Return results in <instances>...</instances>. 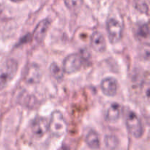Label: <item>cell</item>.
<instances>
[{"label":"cell","instance_id":"1","mask_svg":"<svg viewBox=\"0 0 150 150\" xmlns=\"http://www.w3.org/2000/svg\"><path fill=\"white\" fill-rule=\"evenodd\" d=\"M51 134L57 138L64 136L67 131V123L63 114L59 111L52 112L48 125Z\"/></svg>","mask_w":150,"mask_h":150},{"label":"cell","instance_id":"2","mask_svg":"<svg viewBox=\"0 0 150 150\" xmlns=\"http://www.w3.org/2000/svg\"><path fill=\"white\" fill-rule=\"evenodd\" d=\"M18 70V64L16 60L10 59L7 60L5 66L0 71V90L7 86L14 78Z\"/></svg>","mask_w":150,"mask_h":150},{"label":"cell","instance_id":"3","mask_svg":"<svg viewBox=\"0 0 150 150\" xmlns=\"http://www.w3.org/2000/svg\"><path fill=\"white\" fill-rule=\"evenodd\" d=\"M126 126L129 133L136 139H139L143 135V126L140 119L133 111H129L126 115Z\"/></svg>","mask_w":150,"mask_h":150},{"label":"cell","instance_id":"4","mask_svg":"<svg viewBox=\"0 0 150 150\" xmlns=\"http://www.w3.org/2000/svg\"><path fill=\"white\" fill-rule=\"evenodd\" d=\"M83 64V59L81 54H73L67 56L63 62L62 69L67 74L76 73L81 68Z\"/></svg>","mask_w":150,"mask_h":150},{"label":"cell","instance_id":"5","mask_svg":"<svg viewBox=\"0 0 150 150\" xmlns=\"http://www.w3.org/2000/svg\"><path fill=\"white\" fill-rule=\"evenodd\" d=\"M106 30L108 39L112 44L120 42L122 38V27L118 21L109 18L106 23Z\"/></svg>","mask_w":150,"mask_h":150},{"label":"cell","instance_id":"6","mask_svg":"<svg viewBox=\"0 0 150 150\" xmlns=\"http://www.w3.org/2000/svg\"><path fill=\"white\" fill-rule=\"evenodd\" d=\"M40 68L39 66L35 63H31L26 67L25 70L23 79L27 83L29 84H36L39 83L41 79Z\"/></svg>","mask_w":150,"mask_h":150},{"label":"cell","instance_id":"7","mask_svg":"<svg viewBox=\"0 0 150 150\" xmlns=\"http://www.w3.org/2000/svg\"><path fill=\"white\" fill-rule=\"evenodd\" d=\"M48 125H49V122L46 118L37 117L32 121L31 128H32V133L36 137L41 138L48 130Z\"/></svg>","mask_w":150,"mask_h":150},{"label":"cell","instance_id":"8","mask_svg":"<svg viewBox=\"0 0 150 150\" xmlns=\"http://www.w3.org/2000/svg\"><path fill=\"white\" fill-rule=\"evenodd\" d=\"M100 89L103 93L108 97H114L118 89V83L114 78L108 77L101 81Z\"/></svg>","mask_w":150,"mask_h":150},{"label":"cell","instance_id":"9","mask_svg":"<svg viewBox=\"0 0 150 150\" xmlns=\"http://www.w3.org/2000/svg\"><path fill=\"white\" fill-rule=\"evenodd\" d=\"M50 24L51 21L48 19H43L38 23L33 32V38L37 42L40 43L43 40Z\"/></svg>","mask_w":150,"mask_h":150},{"label":"cell","instance_id":"10","mask_svg":"<svg viewBox=\"0 0 150 150\" xmlns=\"http://www.w3.org/2000/svg\"><path fill=\"white\" fill-rule=\"evenodd\" d=\"M91 46L97 52H103L106 48L104 36L100 32H95L91 37Z\"/></svg>","mask_w":150,"mask_h":150},{"label":"cell","instance_id":"11","mask_svg":"<svg viewBox=\"0 0 150 150\" xmlns=\"http://www.w3.org/2000/svg\"><path fill=\"white\" fill-rule=\"evenodd\" d=\"M120 114H121V106L117 103H114L107 110L105 118L110 122H115L120 119Z\"/></svg>","mask_w":150,"mask_h":150},{"label":"cell","instance_id":"12","mask_svg":"<svg viewBox=\"0 0 150 150\" xmlns=\"http://www.w3.org/2000/svg\"><path fill=\"white\" fill-rule=\"evenodd\" d=\"M86 143L89 148L92 149H98L100 146V141L98 133L91 130L86 136Z\"/></svg>","mask_w":150,"mask_h":150},{"label":"cell","instance_id":"13","mask_svg":"<svg viewBox=\"0 0 150 150\" xmlns=\"http://www.w3.org/2000/svg\"><path fill=\"white\" fill-rule=\"evenodd\" d=\"M50 73H51V76L57 81L62 80L63 78H64V72L62 67H60L56 62H53L50 65Z\"/></svg>","mask_w":150,"mask_h":150},{"label":"cell","instance_id":"14","mask_svg":"<svg viewBox=\"0 0 150 150\" xmlns=\"http://www.w3.org/2000/svg\"><path fill=\"white\" fill-rule=\"evenodd\" d=\"M66 7L70 10H77L81 8L83 0H64Z\"/></svg>","mask_w":150,"mask_h":150},{"label":"cell","instance_id":"15","mask_svg":"<svg viewBox=\"0 0 150 150\" xmlns=\"http://www.w3.org/2000/svg\"><path fill=\"white\" fill-rule=\"evenodd\" d=\"M137 35L140 39H147L149 35V29L148 23H144L138 29Z\"/></svg>","mask_w":150,"mask_h":150},{"label":"cell","instance_id":"16","mask_svg":"<svg viewBox=\"0 0 150 150\" xmlns=\"http://www.w3.org/2000/svg\"><path fill=\"white\" fill-rule=\"evenodd\" d=\"M105 142V145L109 149H115L118 146V140L114 136H107Z\"/></svg>","mask_w":150,"mask_h":150},{"label":"cell","instance_id":"17","mask_svg":"<svg viewBox=\"0 0 150 150\" xmlns=\"http://www.w3.org/2000/svg\"><path fill=\"white\" fill-rule=\"evenodd\" d=\"M137 9L138 10H141V11L142 12V13H147L148 12V7L147 5L146 4V3H144V2H142V3H138L137 4Z\"/></svg>","mask_w":150,"mask_h":150},{"label":"cell","instance_id":"18","mask_svg":"<svg viewBox=\"0 0 150 150\" xmlns=\"http://www.w3.org/2000/svg\"><path fill=\"white\" fill-rule=\"evenodd\" d=\"M10 1H12L13 2H18V1H21V0H10Z\"/></svg>","mask_w":150,"mask_h":150},{"label":"cell","instance_id":"19","mask_svg":"<svg viewBox=\"0 0 150 150\" xmlns=\"http://www.w3.org/2000/svg\"><path fill=\"white\" fill-rule=\"evenodd\" d=\"M1 120H0V133H1Z\"/></svg>","mask_w":150,"mask_h":150}]
</instances>
